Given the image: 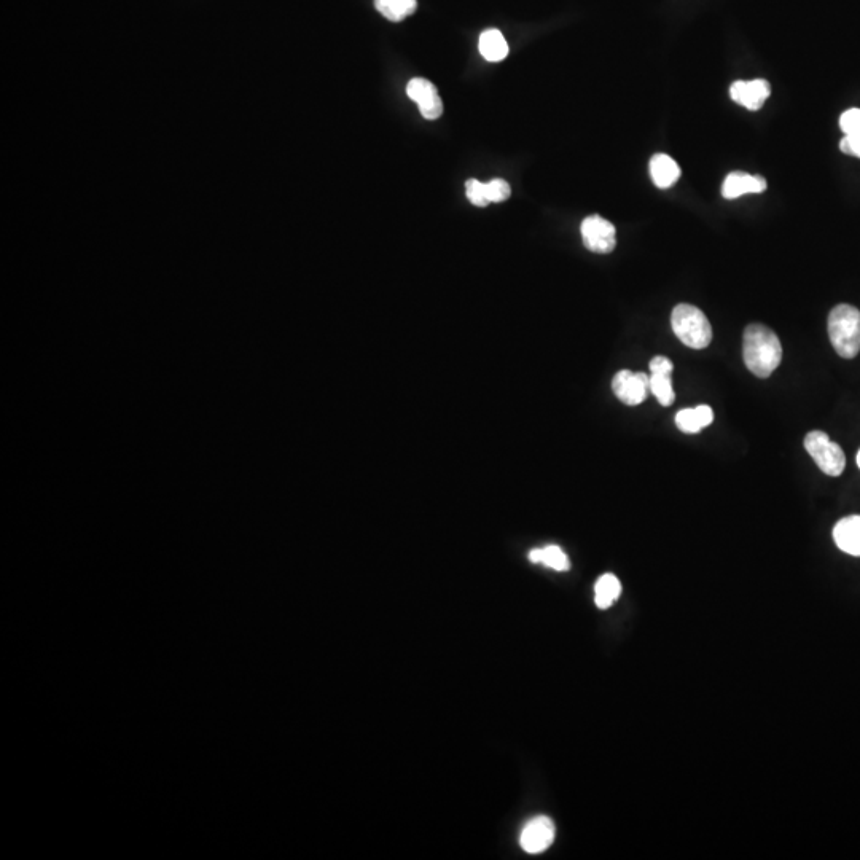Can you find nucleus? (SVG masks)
I'll list each match as a JSON object with an SVG mask.
<instances>
[{
  "mask_svg": "<svg viewBox=\"0 0 860 860\" xmlns=\"http://www.w3.org/2000/svg\"><path fill=\"white\" fill-rule=\"evenodd\" d=\"M650 176L658 188H669L681 177V168L666 153H657L650 160Z\"/></svg>",
  "mask_w": 860,
  "mask_h": 860,
  "instance_id": "12",
  "label": "nucleus"
},
{
  "mask_svg": "<svg viewBox=\"0 0 860 860\" xmlns=\"http://www.w3.org/2000/svg\"><path fill=\"white\" fill-rule=\"evenodd\" d=\"M408 98L419 106L426 120H437L443 114V102L434 83L426 79H413L407 85Z\"/></svg>",
  "mask_w": 860,
  "mask_h": 860,
  "instance_id": "8",
  "label": "nucleus"
},
{
  "mask_svg": "<svg viewBox=\"0 0 860 860\" xmlns=\"http://www.w3.org/2000/svg\"><path fill=\"white\" fill-rule=\"evenodd\" d=\"M770 93V83L762 79L752 80V82L738 80L730 86L731 99L749 110H759L770 98Z\"/></svg>",
  "mask_w": 860,
  "mask_h": 860,
  "instance_id": "9",
  "label": "nucleus"
},
{
  "mask_svg": "<svg viewBox=\"0 0 860 860\" xmlns=\"http://www.w3.org/2000/svg\"><path fill=\"white\" fill-rule=\"evenodd\" d=\"M714 421V411L708 405L681 410L676 415V426L685 434H698L701 429L708 427Z\"/></svg>",
  "mask_w": 860,
  "mask_h": 860,
  "instance_id": "13",
  "label": "nucleus"
},
{
  "mask_svg": "<svg viewBox=\"0 0 860 860\" xmlns=\"http://www.w3.org/2000/svg\"><path fill=\"white\" fill-rule=\"evenodd\" d=\"M531 563L544 564V566L555 569L558 572L569 571L571 563L567 558L566 553L558 547V545H548L544 548H536L529 553Z\"/></svg>",
  "mask_w": 860,
  "mask_h": 860,
  "instance_id": "15",
  "label": "nucleus"
},
{
  "mask_svg": "<svg viewBox=\"0 0 860 860\" xmlns=\"http://www.w3.org/2000/svg\"><path fill=\"white\" fill-rule=\"evenodd\" d=\"M649 367L650 373H665V375H673L674 365L673 362L668 359V357H653Z\"/></svg>",
  "mask_w": 860,
  "mask_h": 860,
  "instance_id": "23",
  "label": "nucleus"
},
{
  "mask_svg": "<svg viewBox=\"0 0 860 860\" xmlns=\"http://www.w3.org/2000/svg\"><path fill=\"white\" fill-rule=\"evenodd\" d=\"M767 190V180L762 176H751L747 172H730L722 185V195L727 200H736L749 193H763Z\"/></svg>",
  "mask_w": 860,
  "mask_h": 860,
  "instance_id": "10",
  "label": "nucleus"
},
{
  "mask_svg": "<svg viewBox=\"0 0 860 860\" xmlns=\"http://www.w3.org/2000/svg\"><path fill=\"white\" fill-rule=\"evenodd\" d=\"M829 337L838 356L854 359L860 352V311L851 305H838L829 316Z\"/></svg>",
  "mask_w": 860,
  "mask_h": 860,
  "instance_id": "2",
  "label": "nucleus"
},
{
  "mask_svg": "<svg viewBox=\"0 0 860 860\" xmlns=\"http://www.w3.org/2000/svg\"><path fill=\"white\" fill-rule=\"evenodd\" d=\"M671 325H673L676 337L692 349L708 348L712 341L711 322L706 314L696 306L681 303L673 309L671 314Z\"/></svg>",
  "mask_w": 860,
  "mask_h": 860,
  "instance_id": "3",
  "label": "nucleus"
},
{
  "mask_svg": "<svg viewBox=\"0 0 860 860\" xmlns=\"http://www.w3.org/2000/svg\"><path fill=\"white\" fill-rule=\"evenodd\" d=\"M583 244L588 251L595 254H610L617 246V231L614 223L602 219L601 215H590L583 220L582 227Z\"/></svg>",
  "mask_w": 860,
  "mask_h": 860,
  "instance_id": "5",
  "label": "nucleus"
},
{
  "mask_svg": "<svg viewBox=\"0 0 860 860\" xmlns=\"http://www.w3.org/2000/svg\"><path fill=\"white\" fill-rule=\"evenodd\" d=\"M486 192H488L489 203H502L509 200L512 188L504 179H493L486 184Z\"/></svg>",
  "mask_w": 860,
  "mask_h": 860,
  "instance_id": "20",
  "label": "nucleus"
},
{
  "mask_svg": "<svg viewBox=\"0 0 860 860\" xmlns=\"http://www.w3.org/2000/svg\"><path fill=\"white\" fill-rule=\"evenodd\" d=\"M805 448L825 475L840 477L841 473L845 472V453L841 446L832 442L829 435L822 430H813L806 435Z\"/></svg>",
  "mask_w": 860,
  "mask_h": 860,
  "instance_id": "4",
  "label": "nucleus"
},
{
  "mask_svg": "<svg viewBox=\"0 0 860 860\" xmlns=\"http://www.w3.org/2000/svg\"><path fill=\"white\" fill-rule=\"evenodd\" d=\"M555 840V824L547 816L534 817L521 832V848L528 854L547 851Z\"/></svg>",
  "mask_w": 860,
  "mask_h": 860,
  "instance_id": "7",
  "label": "nucleus"
},
{
  "mask_svg": "<svg viewBox=\"0 0 860 860\" xmlns=\"http://www.w3.org/2000/svg\"><path fill=\"white\" fill-rule=\"evenodd\" d=\"M857 466H859L860 469V451L859 454H857Z\"/></svg>",
  "mask_w": 860,
  "mask_h": 860,
  "instance_id": "24",
  "label": "nucleus"
},
{
  "mask_svg": "<svg viewBox=\"0 0 860 860\" xmlns=\"http://www.w3.org/2000/svg\"><path fill=\"white\" fill-rule=\"evenodd\" d=\"M840 128L845 134L860 133V109L846 110L840 117Z\"/></svg>",
  "mask_w": 860,
  "mask_h": 860,
  "instance_id": "21",
  "label": "nucleus"
},
{
  "mask_svg": "<svg viewBox=\"0 0 860 860\" xmlns=\"http://www.w3.org/2000/svg\"><path fill=\"white\" fill-rule=\"evenodd\" d=\"M622 593V583L614 574H604L596 582L595 602L599 609H609Z\"/></svg>",
  "mask_w": 860,
  "mask_h": 860,
  "instance_id": "16",
  "label": "nucleus"
},
{
  "mask_svg": "<svg viewBox=\"0 0 860 860\" xmlns=\"http://www.w3.org/2000/svg\"><path fill=\"white\" fill-rule=\"evenodd\" d=\"M612 389L618 400L626 405L634 407L647 399L650 394V376L645 373H634L630 370H622L614 376Z\"/></svg>",
  "mask_w": 860,
  "mask_h": 860,
  "instance_id": "6",
  "label": "nucleus"
},
{
  "mask_svg": "<svg viewBox=\"0 0 860 860\" xmlns=\"http://www.w3.org/2000/svg\"><path fill=\"white\" fill-rule=\"evenodd\" d=\"M833 540L841 552L860 556V516H846L833 528Z\"/></svg>",
  "mask_w": 860,
  "mask_h": 860,
  "instance_id": "11",
  "label": "nucleus"
},
{
  "mask_svg": "<svg viewBox=\"0 0 860 860\" xmlns=\"http://www.w3.org/2000/svg\"><path fill=\"white\" fill-rule=\"evenodd\" d=\"M466 193L470 203L478 208L488 206V192H486V184L477 179H470L466 182Z\"/></svg>",
  "mask_w": 860,
  "mask_h": 860,
  "instance_id": "19",
  "label": "nucleus"
},
{
  "mask_svg": "<svg viewBox=\"0 0 860 860\" xmlns=\"http://www.w3.org/2000/svg\"><path fill=\"white\" fill-rule=\"evenodd\" d=\"M480 53L489 63H501L509 56V45L505 42L501 31L488 29L483 32L478 40Z\"/></svg>",
  "mask_w": 860,
  "mask_h": 860,
  "instance_id": "14",
  "label": "nucleus"
},
{
  "mask_svg": "<svg viewBox=\"0 0 860 860\" xmlns=\"http://www.w3.org/2000/svg\"><path fill=\"white\" fill-rule=\"evenodd\" d=\"M840 150L846 153V155L860 158V133L845 134V137L840 142Z\"/></svg>",
  "mask_w": 860,
  "mask_h": 860,
  "instance_id": "22",
  "label": "nucleus"
},
{
  "mask_svg": "<svg viewBox=\"0 0 860 860\" xmlns=\"http://www.w3.org/2000/svg\"><path fill=\"white\" fill-rule=\"evenodd\" d=\"M650 394L655 395L663 407L673 405L676 394H674L673 384H671V375L650 373Z\"/></svg>",
  "mask_w": 860,
  "mask_h": 860,
  "instance_id": "18",
  "label": "nucleus"
},
{
  "mask_svg": "<svg viewBox=\"0 0 860 860\" xmlns=\"http://www.w3.org/2000/svg\"><path fill=\"white\" fill-rule=\"evenodd\" d=\"M743 357L746 367L759 378H768L779 367L782 346L767 325L752 324L744 330Z\"/></svg>",
  "mask_w": 860,
  "mask_h": 860,
  "instance_id": "1",
  "label": "nucleus"
},
{
  "mask_svg": "<svg viewBox=\"0 0 860 860\" xmlns=\"http://www.w3.org/2000/svg\"><path fill=\"white\" fill-rule=\"evenodd\" d=\"M375 7L386 20L399 23L416 12L418 2L416 0H375Z\"/></svg>",
  "mask_w": 860,
  "mask_h": 860,
  "instance_id": "17",
  "label": "nucleus"
}]
</instances>
